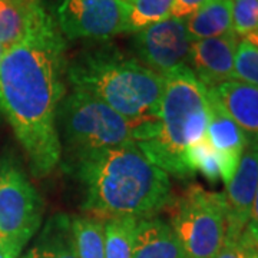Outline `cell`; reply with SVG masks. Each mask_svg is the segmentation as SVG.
I'll return each instance as SVG.
<instances>
[{
	"mask_svg": "<svg viewBox=\"0 0 258 258\" xmlns=\"http://www.w3.org/2000/svg\"><path fill=\"white\" fill-rule=\"evenodd\" d=\"M66 63L63 36L50 16L0 60V111L36 178L52 174L62 157L57 112L66 92Z\"/></svg>",
	"mask_w": 258,
	"mask_h": 258,
	"instance_id": "cell-1",
	"label": "cell"
},
{
	"mask_svg": "<svg viewBox=\"0 0 258 258\" xmlns=\"http://www.w3.org/2000/svg\"><path fill=\"white\" fill-rule=\"evenodd\" d=\"M85 192L82 211L96 220L147 218L171 203V182L137 142L89 152L66 162Z\"/></svg>",
	"mask_w": 258,
	"mask_h": 258,
	"instance_id": "cell-2",
	"label": "cell"
},
{
	"mask_svg": "<svg viewBox=\"0 0 258 258\" xmlns=\"http://www.w3.org/2000/svg\"><path fill=\"white\" fill-rule=\"evenodd\" d=\"M164 91L157 119L135 128L134 141L158 168L178 178L191 176L184 152L207 134L208 88L188 64L162 76Z\"/></svg>",
	"mask_w": 258,
	"mask_h": 258,
	"instance_id": "cell-3",
	"label": "cell"
},
{
	"mask_svg": "<svg viewBox=\"0 0 258 258\" xmlns=\"http://www.w3.org/2000/svg\"><path fill=\"white\" fill-rule=\"evenodd\" d=\"M72 89L99 99L135 125L157 119L164 78L118 47L88 49L66 63Z\"/></svg>",
	"mask_w": 258,
	"mask_h": 258,
	"instance_id": "cell-4",
	"label": "cell"
},
{
	"mask_svg": "<svg viewBox=\"0 0 258 258\" xmlns=\"http://www.w3.org/2000/svg\"><path fill=\"white\" fill-rule=\"evenodd\" d=\"M57 119L68 155L66 162L134 141L135 125L132 122L106 103L81 91L74 89L62 101Z\"/></svg>",
	"mask_w": 258,
	"mask_h": 258,
	"instance_id": "cell-5",
	"label": "cell"
},
{
	"mask_svg": "<svg viewBox=\"0 0 258 258\" xmlns=\"http://www.w3.org/2000/svg\"><path fill=\"white\" fill-rule=\"evenodd\" d=\"M171 227L185 258H214L227 231L224 194L189 185L175 201Z\"/></svg>",
	"mask_w": 258,
	"mask_h": 258,
	"instance_id": "cell-6",
	"label": "cell"
},
{
	"mask_svg": "<svg viewBox=\"0 0 258 258\" xmlns=\"http://www.w3.org/2000/svg\"><path fill=\"white\" fill-rule=\"evenodd\" d=\"M43 205L35 186L12 162L0 165V244L25 247L40 227Z\"/></svg>",
	"mask_w": 258,
	"mask_h": 258,
	"instance_id": "cell-7",
	"label": "cell"
},
{
	"mask_svg": "<svg viewBox=\"0 0 258 258\" xmlns=\"http://www.w3.org/2000/svg\"><path fill=\"white\" fill-rule=\"evenodd\" d=\"M126 0H60L57 26L68 39L106 40L125 32Z\"/></svg>",
	"mask_w": 258,
	"mask_h": 258,
	"instance_id": "cell-8",
	"label": "cell"
},
{
	"mask_svg": "<svg viewBox=\"0 0 258 258\" xmlns=\"http://www.w3.org/2000/svg\"><path fill=\"white\" fill-rule=\"evenodd\" d=\"M191 45L185 19H166L137 32L134 37L139 62L161 76L188 64Z\"/></svg>",
	"mask_w": 258,
	"mask_h": 258,
	"instance_id": "cell-9",
	"label": "cell"
},
{
	"mask_svg": "<svg viewBox=\"0 0 258 258\" xmlns=\"http://www.w3.org/2000/svg\"><path fill=\"white\" fill-rule=\"evenodd\" d=\"M258 188V149L247 148L234 176L227 184L225 240L238 241L245 230ZM224 240V241H225Z\"/></svg>",
	"mask_w": 258,
	"mask_h": 258,
	"instance_id": "cell-10",
	"label": "cell"
},
{
	"mask_svg": "<svg viewBox=\"0 0 258 258\" xmlns=\"http://www.w3.org/2000/svg\"><path fill=\"white\" fill-rule=\"evenodd\" d=\"M237 45L235 33L192 40L188 66L207 88L232 81Z\"/></svg>",
	"mask_w": 258,
	"mask_h": 258,
	"instance_id": "cell-11",
	"label": "cell"
},
{
	"mask_svg": "<svg viewBox=\"0 0 258 258\" xmlns=\"http://www.w3.org/2000/svg\"><path fill=\"white\" fill-rule=\"evenodd\" d=\"M222 108L247 138L248 148L258 149V88L228 81L212 88Z\"/></svg>",
	"mask_w": 258,
	"mask_h": 258,
	"instance_id": "cell-12",
	"label": "cell"
},
{
	"mask_svg": "<svg viewBox=\"0 0 258 258\" xmlns=\"http://www.w3.org/2000/svg\"><path fill=\"white\" fill-rule=\"evenodd\" d=\"M47 18L42 0H0V46L18 43Z\"/></svg>",
	"mask_w": 258,
	"mask_h": 258,
	"instance_id": "cell-13",
	"label": "cell"
},
{
	"mask_svg": "<svg viewBox=\"0 0 258 258\" xmlns=\"http://www.w3.org/2000/svg\"><path fill=\"white\" fill-rule=\"evenodd\" d=\"M132 258H185L171 224L155 217L141 218L137 225Z\"/></svg>",
	"mask_w": 258,
	"mask_h": 258,
	"instance_id": "cell-14",
	"label": "cell"
},
{
	"mask_svg": "<svg viewBox=\"0 0 258 258\" xmlns=\"http://www.w3.org/2000/svg\"><path fill=\"white\" fill-rule=\"evenodd\" d=\"M208 106L210 119L207 126V138L222 155L240 161L244 151L248 148L247 138L222 108L221 102L214 93L212 88H208Z\"/></svg>",
	"mask_w": 258,
	"mask_h": 258,
	"instance_id": "cell-15",
	"label": "cell"
},
{
	"mask_svg": "<svg viewBox=\"0 0 258 258\" xmlns=\"http://www.w3.org/2000/svg\"><path fill=\"white\" fill-rule=\"evenodd\" d=\"M184 164L191 175L200 172L210 182H217L218 179H222L227 185L235 174L240 161L225 157L221 152H218L212 147L205 134L203 139L192 144L185 151Z\"/></svg>",
	"mask_w": 258,
	"mask_h": 258,
	"instance_id": "cell-16",
	"label": "cell"
},
{
	"mask_svg": "<svg viewBox=\"0 0 258 258\" xmlns=\"http://www.w3.org/2000/svg\"><path fill=\"white\" fill-rule=\"evenodd\" d=\"M19 258H79L75 247L71 217L64 214L52 217L36 242Z\"/></svg>",
	"mask_w": 258,
	"mask_h": 258,
	"instance_id": "cell-17",
	"label": "cell"
},
{
	"mask_svg": "<svg viewBox=\"0 0 258 258\" xmlns=\"http://www.w3.org/2000/svg\"><path fill=\"white\" fill-rule=\"evenodd\" d=\"M185 25L192 40L234 33L231 0H208L203 8L185 19Z\"/></svg>",
	"mask_w": 258,
	"mask_h": 258,
	"instance_id": "cell-18",
	"label": "cell"
},
{
	"mask_svg": "<svg viewBox=\"0 0 258 258\" xmlns=\"http://www.w3.org/2000/svg\"><path fill=\"white\" fill-rule=\"evenodd\" d=\"M139 218L113 217L103 222L105 258H132Z\"/></svg>",
	"mask_w": 258,
	"mask_h": 258,
	"instance_id": "cell-19",
	"label": "cell"
},
{
	"mask_svg": "<svg viewBox=\"0 0 258 258\" xmlns=\"http://www.w3.org/2000/svg\"><path fill=\"white\" fill-rule=\"evenodd\" d=\"M75 247L79 258H105L103 222L91 217H71Z\"/></svg>",
	"mask_w": 258,
	"mask_h": 258,
	"instance_id": "cell-20",
	"label": "cell"
},
{
	"mask_svg": "<svg viewBox=\"0 0 258 258\" xmlns=\"http://www.w3.org/2000/svg\"><path fill=\"white\" fill-rule=\"evenodd\" d=\"M128 15L125 32L137 33L171 18L174 0H126Z\"/></svg>",
	"mask_w": 258,
	"mask_h": 258,
	"instance_id": "cell-21",
	"label": "cell"
},
{
	"mask_svg": "<svg viewBox=\"0 0 258 258\" xmlns=\"http://www.w3.org/2000/svg\"><path fill=\"white\" fill-rule=\"evenodd\" d=\"M232 81L248 83L258 88V47L245 39L237 45Z\"/></svg>",
	"mask_w": 258,
	"mask_h": 258,
	"instance_id": "cell-22",
	"label": "cell"
},
{
	"mask_svg": "<svg viewBox=\"0 0 258 258\" xmlns=\"http://www.w3.org/2000/svg\"><path fill=\"white\" fill-rule=\"evenodd\" d=\"M232 30L237 36H248L258 30V0H231Z\"/></svg>",
	"mask_w": 258,
	"mask_h": 258,
	"instance_id": "cell-23",
	"label": "cell"
},
{
	"mask_svg": "<svg viewBox=\"0 0 258 258\" xmlns=\"http://www.w3.org/2000/svg\"><path fill=\"white\" fill-rule=\"evenodd\" d=\"M208 0H174L172 9H171V18L186 19L191 16L194 12L203 8Z\"/></svg>",
	"mask_w": 258,
	"mask_h": 258,
	"instance_id": "cell-24",
	"label": "cell"
},
{
	"mask_svg": "<svg viewBox=\"0 0 258 258\" xmlns=\"http://www.w3.org/2000/svg\"><path fill=\"white\" fill-rule=\"evenodd\" d=\"M241 240L251 242V244H258V188L255 197H254V203L249 214V220L245 230L241 235Z\"/></svg>",
	"mask_w": 258,
	"mask_h": 258,
	"instance_id": "cell-25",
	"label": "cell"
},
{
	"mask_svg": "<svg viewBox=\"0 0 258 258\" xmlns=\"http://www.w3.org/2000/svg\"><path fill=\"white\" fill-rule=\"evenodd\" d=\"M214 258H249L248 252L240 244V241H224L221 249Z\"/></svg>",
	"mask_w": 258,
	"mask_h": 258,
	"instance_id": "cell-26",
	"label": "cell"
},
{
	"mask_svg": "<svg viewBox=\"0 0 258 258\" xmlns=\"http://www.w3.org/2000/svg\"><path fill=\"white\" fill-rule=\"evenodd\" d=\"M22 249V247L13 244H0V258H19Z\"/></svg>",
	"mask_w": 258,
	"mask_h": 258,
	"instance_id": "cell-27",
	"label": "cell"
},
{
	"mask_svg": "<svg viewBox=\"0 0 258 258\" xmlns=\"http://www.w3.org/2000/svg\"><path fill=\"white\" fill-rule=\"evenodd\" d=\"M240 244L245 248V251L248 252L249 258H258V244H251V242H247V241H242L240 238Z\"/></svg>",
	"mask_w": 258,
	"mask_h": 258,
	"instance_id": "cell-28",
	"label": "cell"
},
{
	"mask_svg": "<svg viewBox=\"0 0 258 258\" xmlns=\"http://www.w3.org/2000/svg\"><path fill=\"white\" fill-rule=\"evenodd\" d=\"M245 40H248L249 43H252L254 46L258 47V30L252 32V33H249L248 36H245Z\"/></svg>",
	"mask_w": 258,
	"mask_h": 258,
	"instance_id": "cell-29",
	"label": "cell"
},
{
	"mask_svg": "<svg viewBox=\"0 0 258 258\" xmlns=\"http://www.w3.org/2000/svg\"><path fill=\"white\" fill-rule=\"evenodd\" d=\"M5 50H6L5 47L0 46V60H2V56H3V53H5Z\"/></svg>",
	"mask_w": 258,
	"mask_h": 258,
	"instance_id": "cell-30",
	"label": "cell"
}]
</instances>
